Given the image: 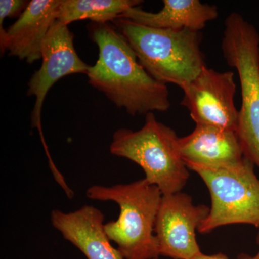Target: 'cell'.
I'll return each mask as SVG.
<instances>
[{"label":"cell","instance_id":"cell-11","mask_svg":"<svg viewBox=\"0 0 259 259\" xmlns=\"http://www.w3.org/2000/svg\"><path fill=\"white\" fill-rule=\"evenodd\" d=\"M61 0H32L18 20L6 30L0 40L2 54L10 56L28 64L41 59L42 41L57 20Z\"/></svg>","mask_w":259,"mask_h":259},{"label":"cell","instance_id":"cell-17","mask_svg":"<svg viewBox=\"0 0 259 259\" xmlns=\"http://www.w3.org/2000/svg\"><path fill=\"white\" fill-rule=\"evenodd\" d=\"M256 241H257V243H258V244L259 245V233H258V236H257ZM245 259H259V250H258V253H257V254L255 255V256H253V257L246 256V258H245Z\"/></svg>","mask_w":259,"mask_h":259},{"label":"cell","instance_id":"cell-9","mask_svg":"<svg viewBox=\"0 0 259 259\" xmlns=\"http://www.w3.org/2000/svg\"><path fill=\"white\" fill-rule=\"evenodd\" d=\"M182 90L181 105L189 110L196 124L236 132L239 111L235 105L233 71L220 72L205 66Z\"/></svg>","mask_w":259,"mask_h":259},{"label":"cell","instance_id":"cell-5","mask_svg":"<svg viewBox=\"0 0 259 259\" xmlns=\"http://www.w3.org/2000/svg\"><path fill=\"white\" fill-rule=\"evenodd\" d=\"M223 57L238 72L242 104L236 134L243 156L259 167V34L241 15L233 13L225 21Z\"/></svg>","mask_w":259,"mask_h":259},{"label":"cell","instance_id":"cell-7","mask_svg":"<svg viewBox=\"0 0 259 259\" xmlns=\"http://www.w3.org/2000/svg\"><path fill=\"white\" fill-rule=\"evenodd\" d=\"M204 204L194 205L182 192L163 195L154 226L158 254L173 259H194L201 254L196 231L209 213Z\"/></svg>","mask_w":259,"mask_h":259},{"label":"cell","instance_id":"cell-14","mask_svg":"<svg viewBox=\"0 0 259 259\" xmlns=\"http://www.w3.org/2000/svg\"><path fill=\"white\" fill-rule=\"evenodd\" d=\"M142 3L141 0H61L57 20L66 25L85 19L93 23H108Z\"/></svg>","mask_w":259,"mask_h":259},{"label":"cell","instance_id":"cell-4","mask_svg":"<svg viewBox=\"0 0 259 259\" xmlns=\"http://www.w3.org/2000/svg\"><path fill=\"white\" fill-rule=\"evenodd\" d=\"M176 132L158 122L153 112L146 115L139 131L117 129L112 136L110 153L137 163L144 170L145 180L156 186L163 195L181 192L189 177L182 159Z\"/></svg>","mask_w":259,"mask_h":259},{"label":"cell","instance_id":"cell-8","mask_svg":"<svg viewBox=\"0 0 259 259\" xmlns=\"http://www.w3.org/2000/svg\"><path fill=\"white\" fill-rule=\"evenodd\" d=\"M42 64L28 81V96H35L31 113L32 127H36L49 154L41 127V112L44 100L53 85L61 78L73 74H88L90 66L83 62L75 50L74 34L68 25L56 20L42 41Z\"/></svg>","mask_w":259,"mask_h":259},{"label":"cell","instance_id":"cell-12","mask_svg":"<svg viewBox=\"0 0 259 259\" xmlns=\"http://www.w3.org/2000/svg\"><path fill=\"white\" fill-rule=\"evenodd\" d=\"M179 148L187 166L231 168L244 158L236 132L200 124H196L188 136L180 138Z\"/></svg>","mask_w":259,"mask_h":259},{"label":"cell","instance_id":"cell-3","mask_svg":"<svg viewBox=\"0 0 259 259\" xmlns=\"http://www.w3.org/2000/svg\"><path fill=\"white\" fill-rule=\"evenodd\" d=\"M86 195L93 200L111 201L120 207L118 218L104 227L124 258L158 259L154 226L163 194L156 186L144 178L126 185H93Z\"/></svg>","mask_w":259,"mask_h":259},{"label":"cell","instance_id":"cell-15","mask_svg":"<svg viewBox=\"0 0 259 259\" xmlns=\"http://www.w3.org/2000/svg\"><path fill=\"white\" fill-rule=\"evenodd\" d=\"M29 4L24 0H1L0 1V38L5 36L6 30L3 23L6 18H15L21 15Z\"/></svg>","mask_w":259,"mask_h":259},{"label":"cell","instance_id":"cell-6","mask_svg":"<svg viewBox=\"0 0 259 259\" xmlns=\"http://www.w3.org/2000/svg\"><path fill=\"white\" fill-rule=\"evenodd\" d=\"M255 165L247 158L231 168H204L190 165L208 189L211 207L198 231L210 233L219 227L248 224L259 228V179Z\"/></svg>","mask_w":259,"mask_h":259},{"label":"cell","instance_id":"cell-2","mask_svg":"<svg viewBox=\"0 0 259 259\" xmlns=\"http://www.w3.org/2000/svg\"><path fill=\"white\" fill-rule=\"evenodd\" d=\"M113 22L140 64L158 82L173 83L182 90L206 66L200 32L150 28L124 18Z\"/></svg>","mask_w":259,"mask_h":259},{"label":"cell","instance_id":"cell-13","mask_svg":"<svg viewBox=\"0 0 259 259\" xmlns=\"http://www.w3.org/2000/svg\"><path fill=\"white\" fill-rule=\"evenodd\" d=\"M163 3L158 13L146 12L138 6L126 10L118 18L150 28L200 32L207 23L218 17L215 5L204 4L199 0H163Z\"/></svg>","mask_w":259,"mask_h":259},{"label":"cell","instance_id":"cell-10","mask_svg":"<svg viewBox=\"0 0 259 259\" xmlns=\"http://www.w3.org/2000/svg\"><path fill=\"white\" fill-rule=\"evenodd\" d=\"M104 218L102 211L91 205L72 212L54 209L51 213L54 228L87 258L125 259L107 236Z\"/></svg>","mask_w":259,"mask_h":259},{"label":"cell","instance_id":"cell-16","mask_svg":"<svg viewBox=\"0 0 259 259\" xmlns=\"http://www.w3.org/2000/svg\"><path fill=\"white\" fill-rule=\"evenodd\" d=\"M194 259H229V258L222 253L214 255H205L202 253Z\"/></svg>","mask_w":259,"mask_h":259},{"label":"cell","instance_id":"cell-1","mask_svg":"<svg viewBox=\"0 0 259 259\" xmlns=\"http://www.w3.org/2000/svg\"><path fill=\"white\" fill-rule=\"evenodd\" d=\"M90 32L99 49L96 64L87 74L93 88L132 116L170 108L166 85L145 70L120 31L109 23H93Z\"/></svg>","mask_w":259,"mask_h":259}]
</instances>
